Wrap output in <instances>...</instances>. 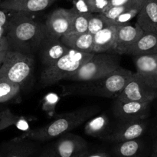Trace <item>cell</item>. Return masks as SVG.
<instances>
[{
    "mask_svg": "<svg viewBox=\"0 0 157 157\" xmlns=\"http://www.w3.org/2000/svg\"><path fill=\"white\" fill-rule=\"evenodd\" d=\"M13 12L6 33L9 50L33 55L46 37L45 25L29 16V13Z\"/></svg>",
    "mask_w": 157,
    "mask_h": 157,
    "instance_id": "cell-1",
    "label": "cell"
},
{
    "mask_svg": "<svg viewBox=\"0 0 157 157\" xmlns=\"http://www.w3.org/2000/svg\"><path fill=\"white\" fill-rule=\"evenodd\" d=\"M133 73L132 71L120 67L107 76L99 79L77 82L76 84L64 86L62 95H79L117 98L129 83Z\"/></svg>",
    "mask_w": 157,
    "mask_h": 157,
    "instance_id": "cell-2",
    "label": "cell"
},
{
    "mask_svg": "<svg viewBox=\"0 0 157 157\" xmlns=\"http://www.w3.org/2000/svg\"><path fill=\"white\" fill-rule=\"evenodd\" d=\"M100 111L98 106H86L58 115L47 126L29 131L23 137L35 141L44 142L55 139L73 130L96 115Z\"/></svg>",
    "mask_w": 157,
    "mask_h": 157,
    "instance_id": "cell-3",
    "label": "cell"
},
{
    "mask_svg": "<svg viewBox=\"0 0 157 157\" xmlns=\"http://www.w3.org/2000/svg\"><path fill=\"white\" fill-rule=\"evenodd\" d=\"M114 52L94 53L78 70L67 75L64 80L85 82L99 79L111 74L120 66V58Z\"/></svg>",
    "mask_w": 157,
    "mask_h": 157,
    "instance_id": "cell-4",
    "label": "cell"
},
{
    "mask_svg": "<svg viewBox=\"0 0 157 157\" xmlns=\"http://www.w3.org/2000/svg\"><path fill=\"white\" fill-rule=\"evenodd\" d=\"M94 52H85L70 49L66 55L52 66L44 67L40 75V83L43 87L56 84L64 80L67 75L78 70L84 63L94 55Z\"/></svg>",
    "mask_w": 157,
    "mask_h": 157,
    "instance_id": "cell-5",
    "label": "cell"
},
{
    "mask_svg": "<svg viewBox=\"0 0 157 157\" xmlns=\"http://www.w3.org/2000/svg\"><path fill=\"white\" fill-rule=\"evenodd\" d=\"M33 69V55L8 50L0 69V76L21 87L31 78Z\"/></svg>",
    "mask_w": 157,
    "mask_h": 157,
    "instance_id": "cell-6",
    "label": "cell"
},
{
    "mask_svg": "<svg viewBox=\"0 0 157 157\" xmlns=\"http://www.w3.org/2000/svg\"><path fill=\"white\" fill-rule=\"evenodd\" d=\"M157 97V89L146 81L139 73L133 72L118 99L152 103Z\"/></svg>",
    "mask_w": 157,
    "mask_h": 157,
    "instance_id": "cell-7",
    "label": "cell"
},
{
    "mask_svg": "<svg viewBox=\"0 0 157 157\" xmlns=\"http://www.w3.org/2000/svg\"><path fill=\"white\" fill-rule=\"evenodd\" d=\"M75 12L73 8H59L49 14L44 22L46 36L61 39V37L68 33L73 22Z\"/></svg>",
    "mask_w": 157,
    "mask_h": 157,
    "instance_id": "cell-8",
    "label": "cell"
},
{
    "mask_svg": "<svg viewBox=\"0 0 157 157\" xmlns=\"http://www.w3.org/2000/svg\"><path fill=\"white\" fill-rule=\"evenodd\" d=\"M150 104L151 103L116 99L113 107V115L124 122L144 120L150 113Z\"/></svg>",
    "mask_w": 157,
    "mask_h": 157,
    "instance_id": "cell-9",
    "label": "cell"
},
{
    "mask_svg": "<svg viewBox=\"0 0 157 157\" xmlns=\"http://www.w3.org/2000/svg\"><path fill=\"white\" fill-rule=\"evenodd\" d=\"M55 157H78L88 152V146L83 137L67 132L58 136L52 146Z\"/></svg>",
    "mask_w": 157,
    "mask_h": 157,
    "instance_id": "cell-10",
    "label": "cell"
},
{
    "mask_svg": "<svg viewBox=\"0 0 157 157\" xmlns=\"http://www.w3.org/2000/svg\"><path fill=\"white\" fill-rule=\"evenodd\" d=\"M144 33V30L136 22L134 25L127 23L117 26L113 52L118 55H130L133 46Z\"/></svg>",
    "mask_w": 157,
    "mask_h": 157,
    "instance_id": "cell-11",
    "label": "cell"
},
{
    "mask_svg": "<svg viewBox=\"0 0 157 157\" xmlns=\"http://www.w3.org/2000/svg\"><path fill=\"white\" fill-rule=\"evenodd\" d=\"M37 141L20 136L0 146L1 157H33L38 150Z\"/></svg>",
    "mask_w": 157,
    "mask_h": 157,
    "instance_id": "cell-12",
    "label": "cell"
},
{
    "mask_svg": "<svg viewBox=\"0 0 157 157\" xmlns=\"http://www.w3.org/2000/svg\"><path fill=\"white\" fill-rule=\"evenodd\" d=\"M147 129V123L144 120L125 122L124 125L118 127L112 133L105 135L102 139L113 143H122L129 140L139 139Z\"/></svg>",
    "mask_w": 157,
    "mask_h": 157,
    "instance_id": "cell-13",
    "label": "cell"
},
{
    "mask_svg": "<svg viewBox=\"0 0 157 157\" xmlns=\"http://www.w3.org/2000/svg\"><path fill=\"white\" fill-rule=\"evenodd\" d=\"M70 49L61 39H55L46 36L43 40L38 52L42 64L44 67H48L66 55Z\"/></svg>",
    "mask_w": 157,
    "mask_h": 157,
    "instance_id": "cell-14",
    "label": "cell"
},
{
    "mask_svg": "<svg viewBox=\"0 0 157 157\" xmlns=\"http://www.w3.org/2000/svg\"><path fill=\"white\" fill-rule=\"evenodd\" d=\"M56 1L57 0H2L0 2V9L11 12L32 13L44 10Z\"/></svg>",
    "mask_w": 157,
    "mask_h": 157,
    "instance_id": "cell-15",
    "label": "cell"
},
{
    "mask_svg": "<svg viewBox=\"0 0 157 157\" xmlns=\"http://www.w3.org/2000/svg\"><path fill=\"white\" fill-rule=\"evenodd\" d=\"M136 72L157 89V54L134 56Z\"/></svg>",
    "mask_w": 157,
    "mask_h": 157,
    "instance_id": "cell-16",
    "label": "cell"
},
{
    "mask_svg": "<svg viewBox=\"0 0 157 157\" xmlns=\"http://www.w3.org/2000/svg\"><path fill=\"white\" fill-rule=\"evenodd\" d=\"M136 23L144 32L157 34V0H147L138 14Z\"/></svg>",
    "mask_w": 157,
    "mask_h": 157,
    "instance_id": "cell-17",
    "label": "cell"
},
{
    "mask_svg": "<svg viewBox=\"0 0 157 157\" xmlns=\"http://www.w3.org/2000/svg\"><path fill=\"white\" fill-rule=\"evenodd\" d=\"M117 31V25H112L94 35V53L113 52Z\"/></svg>",
    "mask_w": 157,
    "mask_h": 157,
    "instance_id": "cell-18",
    "label": "cell"
},
{
    "mask_svg": "<svg viewBox=\"0 0 157 157\" xmlns=\"http://www.w3.org/2000/svg\"><path fill=\"white\" fill-rule=\"evenodd\" d=\"M61 41L71 49L85 52H93L94 35L84 33H67L63 35Z\"/></svg>",
    "mask_w": 157,
    "mask_h": 157,
    "instance_id": "cell-19",
    "label": "cell"
},
{
    "mask_svg": "<svg viewBox=\"0 0 157 157\" xmlns=\"http://www.w3.org/2000/svg\"><path fill=\"white\" fill-rule=\"evenodd\" d=\"M157 54V34L144 32L133 46L130 55H148Z\"/></svg>",
    "mask_w": 157,
    "mask_h": 157,
    "instance_id": "cell-20",
    "label": "cell"
},
{
    "mask_svg": "<svg viewBox=\"0 0 157 157\" xmlns=\"http://www.w3.org/2000/svg\"><path fill=\"white\" fill-rule=\"evenodd\" d=\"M108 7V0H75L72 8L77 13H104Z\"/></svg>",
    "mask_w": 157,
    "mask_h": 157,
    "instance_id": "cell-21",
    "label": "cell"
},
{
    "mask_svg": "<svg viewBox=\"0 0 157 157\" xmlns=\"http://www.w3.org/2000/svg\"><path fill=\"white\" fill-rule=\"evenodd\" d=\"M142 146V142L139 139L118 143L113 148V153L116 157H136Z\"/></svg>",
    "mask_w": 157,
    "mask_h": 157,
    "instance_id": "cell-22",
    "label": "cell"
},
{
    "mask_svg": "<svg viewBox=\"0 0 157 157\" xmlns=\"http://www.w3.org/2000/svg\"><path fill=\"white\" fill-rule=\"evenodd\" d=\"M108 125V118L105 115H101L92 118L86 123L84 132L87 135L103 138Z\"/></svg>",
    "mask_w": 157,
    "mask_h": 157,
    "instance_id": "cell-23",
    "label": "cell"
},
{
    "mask_svg": "<svg viewBox=\"0 0 157 157\" xmlns=\"http://www.w3.org/2000/svg\"><path fill=\"white\" fill-rule=\"evenodd\" d=\"M21 86L0 76V103L15 98L20 92Z\"/></svg>",
    "mask_w": 157,
    "mask_h": 157,
    "instance_id": "cell-24",
    "label": "cell"
},
{
    "mask_svg": "<svg viewBox=\"0 0 157 157\" xmlns=\"http://www.w3.org/2000/svg\"><path fill=\"white\" fill-rule=\"evenodd\" d=\"M112 25H115L113 20L108 18L103 13H93L89 21L88 32L94 35Z\"/></svg>",
    "mask_w": 157,
    "mask_h": 157,
    "instance_id": "cell-25",
    "label": "cell"
},
{
    "mask_svg": "<svg viewBox=\"0 0 157 157\" xmlns=\"http://www.w3.org/2000/svg\"><path fill=\"white\" fill-rule=\"evenodd\" d=\"M92 14L93 13H77L75 12V15L68 33H84L88 32L89 21Z\"/></svg>",
    "mask_w": 157,
    "mask_h": 157,
    "instance_id": "cell-26",
    "label": "cell"
},
{
    "mask_svg": "<svg viewBox=\"0 0 157 157\" xmlns=\"http://www.w3.org/2000/svg\"><path fill=\"white\" fill-rule=\"evenodd\" d=\"M12 125H15L18 127H21L24 125L28 126L27 123L21 121L18 117L13 115L9 109H4L1 119H0V130L6 129Z\"/></svg>",
    "mask_w": 157,
    "mask_h": 157,
    "instance_id": "cell-27",
    "label": "cell"
},
{
    "mask_svg": "<svg viewBox=\"0 0 157 157\" xmlns=\"http://www.w3.org/2000/svg\"><path fill=\"white\" fill-rule=\"evenodd\" d=\"M9 44L6 36L0 37V52H7L9 50Z\"/></svg>",
    "mask_w": 157,
    "mask_h": 157,
    "instance_id": "cell-28",
    "label": "cell"
},
{
    "mask_svg": "<svg viewBox=\"0 0 157 157\" xmlns=\"http://www.w3.org/2000/svg\"><path fill=\"white\" fill-rule=\"evenodd\" d=\"M132 1V0H108L109 2V7L110 8L113 7V6H119L121 5H124L125 3L129 2Z\"/></svg>",
    "mask_w": 157,
    "mask_h": 157,
    "instance_id": "cell-29",
    "label": "cell"
},
{
    "mask_svg": "<svg viewBox=\"0 0 157 157\" xmlns=\"http://www.w3.org/2000/svg\"><path fill=\"white\" fill-rule=\"evenodd\" d=\"M38 157H55V152H54L53 149H52V147L48 148L45 150L43 151V152H41V154Z\"/></svg>",
    "mask_w": 157,
    "mask_h": 157,
    "instance_id": "cell-30",
    "label": "cell"
},
{
    "mask_svg": "<svg viewBox=\"0 0 157 157\" xmlns=\"http://www.w3.org/2000/svg\"><path fill=\"white\" fill-rule=\"evenodd\" d=\"M85 157H110V155H108L106 152H94V153H87V155H85Z\"/></svg>",
    "mask_w": 157,
    "mask_h": 157,
    "instance_id": "cell-31",
    "label": "cell"
},
{
    "mask_svg": "<svg viewBox=\"0 0 157 157\" xmlns=\"http://www.w3.org/2000/svg\"><path fill=\"white\" fill-rule=\"evenodd\" d=\"M151 157H157V140L154 145V147H153V152H152Z\"/></svg>",
    "mask_w": 157,
    "mask_h": 157,
    "instance_id": "cell-32",
    "label": "cell"
},
{
    "mask_svg": "<svg viewBox=\"0 0 157 157\" xmlns=\"http://www.w3.org/2000/svg\"><path fill=\"white\" fill-rule=\"evenodd\" d=\"M6 52H0V69H1L2 64L3 62V60H4L5 55H6Z\"/></svg>",
    "mask_w": 157,
    "mask_h": 157,
    "instance_id": "cell-33",
    "label": "cell"
},
{
    "mask_svg": "<svg viewBox=\"0 0 157 157\" xmlns=\"http://www.w3.org/2000/svg\"><path fill=\"white\" fill-rule=\"evenodd\" d=\"M3 110H4V109H3V108L1 106H0V119H1L2 114V112H3Z\"/></svg>",
    "mask_w": 157,
    "mask_h": 157,
    "instance_id": "cell-34",
    "label": "cell"
},
{
    "mask_svg": "<svg viewBox=\"0 0 157 157\" xmlns=\"http://www.w3.org/2000/svg\"><path fill=\"white\" fill-rule=\"evenodd\" d=\"M87 153H88V152H87ZM87 154H84V155H80V156H78V157H85V155H87Z\"/></svg>",
    "mask_w": 157,
    "mask_h": 157,
    "instance_id": "cell-35",
    "label": "cell"
},
{
    "mask_svg": "<svg viewBox=\"0 0 157 157\" xmlns=\"http://www.w3.org/2000/svg\"><path fill=\"white\" fill-rule=\"evenodd\" d=\"M0 157H1V155H0Z\"/></svg>",
    "mask_w": 157,
    "mask_h": 157,
    "instance_id": "cell-36",
    "label": "cell"
}]
</instances>
